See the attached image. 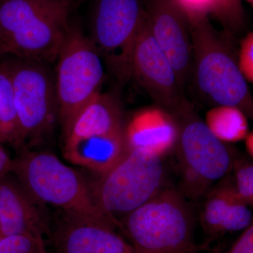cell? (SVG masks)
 Returning a JSON list of instances; mask_svg holds the SVG:
<instances>
[{
	"label": "cell",
	"instance_id": "5b68a950",
	"mask_svg": "<svg viewBox=\"0 0 253 253\" xmlns=\"http://www.w3.org/2000/svg\"><path fill=\"white\" fill-rule=\"evenodd\" d=\"M162 157L146 150L127 151L91 189L99 207L115 217L126 215L152 199L161 191L164 179Z\"/></svg>",
	"mask_w": 253,
	"mask_h": 253
},
{
	"label": "cell",
	"instance_id": "2e32d148",
	"mask_svg": "<svg viewBox=\"0 0 253 253\" xmlns=\"http://www.w3.org/2000/svg\"><path fill=\"white\" fill-rule=\"evenodd\" d=\"M249 207L232 184H223L208 194L201 212V225L211 237L244 231L252 225L253 214Z\"/></svg>",
	"mask_w": 253,
	"mask_h": 253
},
{
	"label": "cell",
	"instance_id": "ba28073f",
	"mask_svg": "<svg viewBox=\"0 0 253 253\" xmlns=\"http://www.w3.org/2000/svg\"><path fill=\"white\" fill-rule=\"evenodd\" d=\"M42 63L26 59L9 63L22 146L41 140L59 117L55 81Z\"/></svg>",
	"mask_w": 253,
	"mask_h": 253
},
{
	"label": "cell",
	"instance_id": "277c9868",
	"mask_svg": "<svg viewBox=\"0 0 253 253\" xmlns=\"http://www.w3.org/2000/svg\"><path fill=\"white\" fill-rule=\"evenodd\" d=\"M56 60L55 86L64 134L80 111L99 92L104 65L90 38L75 26H70Z\"/></svg>",
	"mask_w": 253,
	"mask_h": 253
},
{
	"label": "cell",
	"instance_id": "8fae6325",
	"mask_svg": "<svg viewBox=\"0 0 253 253\" xmlns=\"http://www.w3.org/2000/svg\"><path fill=\"white\" fill-rule=\"evenodd\" d=\"M132 76L166 109L175 112L182 105L175 72L151 33L146 12L133 51Z\"/></svg>",
	"mask_w": 253,
	"mask_h": 253
},
{
	"label": "cell",
	"instance_id": "d6986e66",
	"mask_svg": "<svg viewBox=\"0 0 253 253\" xmlns=\"http://www.w3.org/2000/svg\"><path fill=\"white\" fill-rule=\"evenodd\" d=\"M234 169L232 186L236 194L249 206L253 203V166L247 160H237L233 163Z\"/></svg>",
	"mask_w": 253,
	"mask_h": 253
},
{
	"label": "cell",
	"instance_id": "ffe728a7",
	"mask_svg": "<svg viewBox=\"0 0 253 253\" xmlns=\"http://www.w3.org/2000/svg\"><path fill=\"white\" fill-rule=\"evenodd\" d=\"M0 253H47L44 241L26 235L0 236Z\"/></svg>",
	"mask_w": 253,
	"mask_h": 253
},
{
	"label": "cell",
	"instance_id": "d4e9b609",
	"mask_svg": "<svg viewBox=\"0 0 253 253\" xmlns=\"http://www.w3.org/2000/svg\"><path fill=\"white\" fill-rule=\"evenodd\" d=\"M12 163V160L10 158L0 142V178L11 172Z\"/></svg>",
	"mask_w": 253,
	"mask_h": 253
},
{
	"label": "cell",
	"instance_id": "cb8c5ba5",
	"mask_svg": "<svg viewBox=\"0 0 253 253\" xmlns=\"http://www.w3.org/2000/svg\"><path fill=\"white\" fill-rule=\"evenodd\" d=\"M217 3L219 17L226 20L240 17L241 9L239 0H217Z\"/></svg>",
	"mask_w": 253,
	"mask_h": 253
},
{
	"label": "cell",
	"instance_id": "44dd1931",
	"mask_svg": "<svg viewBox=\"0 0 253 253\" xmlns=\"http://www.w3.org/2000/svg\"><path fill=\"white\" fill-rule=\"evenodd\" d=\"M189 18L190 24L208 19V14L218 16L217 0H176Z\"/></svg>",
	"mask_w": 253,
	"mask_h": 253
},
{
	"label": "cell",
	"instance_id": "6da1fadb",
	"mask_svg": "<svg viewBox=\"0 0 253 253\" xmlns=\"http://www.w3.org/2000/svg\"><path fill=\"white\" fill-rule=\"evenodd\" d=\"M71 0H0V55L54 61L70 28Z\"/></svg>",
	"mask_w": 253,
	"mask_h": 253
},
{
	"label": "cell",
	"instance_id": "7402d4cb",
	"mask_svg": "<svg viewBox=\"0 0 253 253\" xmlns=\"http://www.w3.org/2000/svg\"><path fill=\"white\" fill-rule=\"evenodd\" d=\"M238 66L246 81L253 82V34L250 33L243 40Z\"/></svg>",
	"mask_w": 253,
	"mask_h": 253
},
{
	"label": "cell",
	"instance_id": "e0dca14e",
	"mask_svg": "<svg viewBox=\"0 0 253 253\" xmlns=\"http://www.w3.org/2000/svg\"><path fill=\"white\" fill-rule=\"evenodd\" d=\"M0 142L22 146L9 63H0Z\"/></svg>",
	"mask_w": 253,
	"mask_h": 253
},
{
	"label": "cell",
	"instance_id": "7a4b0ae2",
	"mask_svg": "<svg viewBox=\"0 0 253 253\" xmlns=\"http://www.w3.org/2000/svg\"><path fill=\"white\" fill-rule=\"evenodd\" d=\"M11 172L40 202L63 212L113 223H121L96 204L83 176L47 151H25L13 160Z\"/></svg>",
	"mask_w": 253,
	"mask_h": 253
},
{
	"label": "cell",
	"instance_id": "9c48e42d",
	"mask_svg": "<svg viewBox=\"0 0 253 253\" xmlns=\"http://www.w3.org/2000/svg\"><path fill=\"white\" fill-rule=\"evenodd\" d=\"M145 12L139 0H99L95 10L91 42L121 81L131 76V61Z\"/></svg>",
	"mask_w": 253,
	"mask_h": 253
},
{
	"label": "cell",
	"instance_id": "ac0fdd59",
	"mask_svg": "<svg viewBox=\"0 0 253 253\" xmlns=\"http://www.w3.org/2000/svg\"><path fill=\"white\" fill-rule=\"evenodd\" d=\"M205 123L222 141L235 142L248 134L247 119L241 109L234 106H218L211 109L206 114Z\"/></svg>",
	"mask_w": 253,
	"mask_h": 253
},
{
	"label": "cell",
	"instance_id": "603a6c76",
	"mask_svg": "<svg viewBox=\"0 0 253 253\" xmlns=\"http://www.w3.org/2000/svg\"><path fill=\"white\" fill-rule=\"evenodd\" d=\"M226 253H253V226L245 229L232 247Z\"/></svg>",
	"mask_w": 253,
	"mask_h": 253
},
{
	"label": "cell",
	"instance_id": "83f0119b",
	"mask_svg": "<svg viewBox=\"0 0 253 253\" xmlns=\"http://www.w3.org/2000/svg\"><path fill=\"white\" fill-rule=\"evenodd\" d=\"M246 1H249V2L251 3V4H253V0H246Z\"/></svg>",
	"mask_w": 253,
	"mask_h": 253
},
{
	"label": "cell",
	"instance_id": "4fadbf2b",
	"mask_svg": "<svg viewBox=\"0 0 253 253\" xmlns=\"http://www.w3.org/2000/svg\"><path fill=\"white\" fill-rule=\"evenodd\" d=\"M63 214L49 236L56 253H135L116 224Z\"/></svg>",
	"mask_w": 253,
	"mask_h": 253
},
{
	"label": "cell",
	"instance_id": "5bb4252c",
	"mask_svg": "<svg viewBox=\"0 0 253 253\" xmlns=\"http://www.w3.org/2000/svg\"><path fill=\"white\" fill-rule=\"evenodd\" d=\"M8 174L0 178V236L26 235L44 241L51 231L45 205Z\"/></svg>",
	"mask_w": 253,
	"mask_h": 253
},
{
	"label": "cell",
	"instance_id": "484cf974",
	"mask_svg": "<svg viewBox=\"0 0 253 253\" xmlns=\"http://www.w3.org/2000/svg\"><path fill=\"white\" fill-rule=\"evenodd\" d=\"M246 146H247L248 151H249V154H251V156H253V133H251V134H247V136H246Z\"/></svg>",
	"mask_w": 253,
	"mask_h": 253
},
{
	"label": "cell",
	"instance_id": "52a82bcc",
	"mask_svg": "<svg viewBox=\"0 0 253 253\" xmlns=\"http://www.w3.org/2000/svg\"><path fill=\"white\" fill-rule=\"evenodd\" d=\"M186 118L179 126L176 146L182 193L196 199L229 172L234 161L230 151L206 123L187 114Z\"/></svg>",
	"mask_w": 253,
	"mask_h": 253
},
{
	"label": "cell",
	"instance_id": "9a60e30c",
	"mask_svg": "<svg viewBox=\"0 0 253 253\" xmlns=\"http://www.w3.org/2000/svg\"><path fill=\"white\" fill-rule=\"evenodd\" d=\"M179 126L168 113L149 109L136 113L124 129L126 150L143 149L164 156L176 146Z\"/></svg>",
	"mask_w": 253,
	"mask_h": 253
},
{
	"label": "cell",
	"instance_id": "4316f807",
	"mask_svg": "<svg viewBox=\"0 0 253 253\" xmlns=\"http://www.w3.org/2000/svg\"><path fill=\"white\" fill-rule=\"evenodd\" d=\"M206 253H221V249L220 248L217 247L214 249L211 250Z\"/></svg>",
	"mask_w": 253,
	"mask_h": 253
},
{
	"label": "cell",
	"instance_id": "30bf717a",
	"mask_svg": "<svg viewBox=\"0 0 253 253\" xmlns=\"http://www.w3.org/2000/svg\"><path fill=\"white\" fill-rule=\"evenodd\" d=\"M63 156L76 166L104 175L127 152L123 127L78 117L63 134Z\"/></svg>",
	"mask_w": 253,
	"mask_h": 253
},
{
	"label": "cell",
	"instance_id": "3957f363",
	"mask_svg": "<svg viewBox=\"0 0 253 253\" xmlns=\"http://www.w3.org/2000/svg\"><path fill=\"white\" fill-rule=\"evenodd\" d=\"M121 227L135 253H196L192 214L183 194L173 189L125 215Z\"/></svg>",
	"mask_w": 253,
	"mask_h": 253
},
{
	"label": "cell",
	"instance_id": "8992f818",
	"mask_svg": "<svg viewBox=\"0 0 253 253\" xmlns=\"http://www.w3.org/2000/svg\"><path fill=\"white\" fill-rule=\"evenodd\" d=\"M196 79L200 90L218 106L241 109L249 88L238 63L208 19L191 24Z\"/></svg>",
	"mask_w": 253,
	"mask_h": 253
},
{
	"label": "cell",
	"instance_id": "7c38bea8",
	"mask_svg": "<svg viewBox=\"0 0 253 253\" xmlns=\"http://www.w3.org/2000/svg\"><path fill=\"white\" fill-rule=\"evenodd\" d=\"M146 14L151 33L174 69L181 90L194 59L189 18L176 0H151Z\"/></svg>",
	"mask_w": 253,
	"mask_h": 253
}]
</instances>
